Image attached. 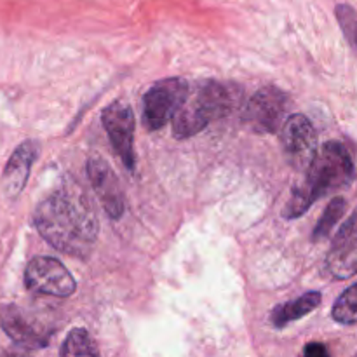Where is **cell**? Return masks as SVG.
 Here are the masks:
<instances>
[{
	"label": "cell",
	"mask_w": 357,
	"mask_h": 357,
	"mask_svg": "<svg viewBox=\"0 0 357 357\" xmlns=\"http://www.w3.org/2000/svg\"><path fill=\"white\" fill-rule=\"evenodd\" d=\"M33 223L52 248L79 260L91 257L100 230L93 202L80 188H63L44 199Z\"/></svg>",
	"instance_id": "6da1fadb"
},
{
	"label": "cell",
	"mask_w": 357,
	"mask_h": 357,
	"mask_svg": "<svg viewBox=\"0 0 357 357\" xmlns=\"http://www.w3.org/2000/svg\"><path fill=\"white\" fill-rule=\"evenodd\" d=\"M354 174V160L347 146L340 142H326L307 169V180L293 190L282 216L288 220L300 218L317 199L349 187Z\"/></svg>",
	"instance_id": "7a4b0ae2"
},
{
	"label": "cell",
	"mask_w": 357,
	"mask_h": 357,
	"mask_svg": "<svg viewBox=\"0 0 357 357\" xmlns=\"http://www.w3.org/2000/svg\"><path fill=\"white\" fill-rule=\"evenodd\" d=\"M241 93L236 86L218 80L201 84L194 98L185 101L173 119V135L176 139L195 136L213 121L227 117L239 105Z\"/></svg>",
	"instance_id": "3957f363"
},
{
	"label": "cell",
	"mask_w": 357,
	"mask_h": 357,
	"mask_svg": "<svg viewBox=\"0 0 357 357\" xmlns=\"http://www.w3.org/2000/svg\"><path fill=\"white\" fill-rule=\"evenodd\" d=\"M188 98V84L181 77L153 84L143 98V124L149 131L162 129L180 112Z\"/></svg>",
	"instance_id": "277c9868"
},
{
	"label": "cell",
	"mask_w": 357,
	"mask_h": 357,
	"mask_svg": "<svg viewBox=\"0 0 357 357\" xmlns=\"http://www.w3.org/2000/svg\"><path fill=\"white\" fill-rule=\"evenodd\" d=\"M289 108V96L275 86L258 89L244 108V122L261 135H274L284 122Z\"/></svg>",
	"instance_id": "5b68a950"
},
{
	"label": "cell",
	"mask_w": 357,
	"mask_h": 357,
	"mask_svg": "<svg viewBox=\"0 0 357 357\" xmlns=\"http://www.w3.org/2000/svg\"><path fill=\"white\" fill-rule=\"evenodd\" d=\"M101 124L110 138L115 153L121 157L129 171H135V114L126 101H114L101 114Z\"/></svg>",
	"instance_id": "8992f818"
},
{
	"label": "cell",
	"mask_w": 357,
	"mask_h": 357,
	"mask_svg": "<svg viewBox=\"0 0 357 357\" xmlns=\"http://www.w3.org/2000/svg\"><path fill=\"white\" fill-rule=\"evenodd\" d=\"M282 152L291 167L307 171L317 153V135L312 122L302 114L289 115L282 124Z\"/></svg>",
	"instance_id": "52a82bcc"
},
{
	"label": "cell",
	"mask_w": 357,
	"mask_h": 357,
	"mask_svg": "<svg viewBox=\"0 0 357 357\" xmlns=\"http://www.w3.org/2000/svg\"><path fill=\"white\" fill-rule=\"evenodd\" d=\"M24 284L30 291L58 298L73 295L77 288L75 279L65 265L51 257H37L28 264L24 271Z\"/></svg>",
	"instance_id": "ba28073f"
},
{
	"label": "cell",
	"mask_w": 357,
	"mask_h": 357,
	"mask_svg": "<svg viewBox=\"0 0 357 357\" xmlns=\"http://www.w3.org/2000/svg\"><path fill=\"white\" fill-rule=\"evenodd\" d=\"M0 324L14 344L30 351L47 347L51 340L52 331L42 326L17 305L0 307Z\"/></svg>",
	"instance_id": "9c48e42d"
},
{
	"label": "cell",
	"mask_w": 357,
	"mask_h": 357,
	"mask_svg": "<svg viewBox=\"0 0 357 357\" xmlns=\"http://www.w3.org/2000/svg\"><path fill=\"white\" fill-rule=\"evenodd\" d=\"M87 176H89L91 185H93L105 213L112 220L121 218L124 215L126 199L122 194L121 183H119L117 176L108 166L107 160L100 155L91 157L87 160Z\"/></svg>",
	"instance_id": "30bf717a"
},
{
	"label": "cell",
	"mask_w": 357,
	"mask_h": 357,
	"mask_svg": "<svg viewBox=\"0 0 357 357\" xmlns=\"http://www.w3.org/2000/svg\"><path fill=\"white\" fill-rule=\"evenodd\" d=\"M38 155V143L33 139L21 143L6 164L2 174V190L9 199H16L26 185L30 169Z\"/></svg>",
	"instance_id": "8fae6325"
},
{
	"label": "cell",
	"mask_w": 357,
	"mask_h": 357,
	"mask_svg": "<svg viewBox=\"0 0 357 357\" xmlns=\"http://www.w3.org/2000/svg\"><path fill=\"white\" fill-rule=\"evenodd\" d=\"M321 300H323V296L319 291H309L300 298L293 300V302L282 303V305L275 307L274 312H272V324L282 330L289 323H295V321H300L302 317L314 312L321 305Z\"/></svg>",
	"instance_id": "7c38bea8"
},
{
	"label": "cell",
	"mask_w": 357,
	"mask_h": 357,
	"mask_svg": "<svg viewBox=\"0 0 357 357\" xmlns=\"http://www.w3.org/2000/svg\"><path fill=\"white\" fill-rule=\"evenodd\" d=\"M357 250V208L349 216L347 222L340 227V230L335 236L331 251L328 255V264L331 267L344 265L347 258Z\"/></svg>",
	"instance_id": "4fadbf2b"
},
{
	"label": "cell",
	"mask_w": 357,
	"mask_h": 357,
	"mask_svg": "<svg viewBox=\"0 0 357 357\" xmlns=\"http://www.w3.org/2000/svg\"><path fill=\"white\" fill-rule=\"evenodd\" d=\"M345 206H347V202H345L344 197H335L333 201L326 206L323 216L319 218V222H317L316 229H314L312 232L314 243L324 241L328 236H330L331 230L335 229V225H337V223L340 222L342 216H344Z\"/></svg>",
	"instance_id": "5bb4252c"
},
{
	"label": "cell",
	"mask_w": 357,
	"mask_h": 357,
	"mask_svg": "<svg viewBox=\"0 0 357 357\" xmlns=\"http://www.w3.org/2000/svg\"><path fill=\"white\" fill-rule=\"evenodd\" d=\"M61 356H100L96 344L93 342L91 335L82 328H75L70 331L65 344L59 349Z\"/></svg>",
	"instance_id": "9a60e30c"
},
{
	"label": "cell",
	"mask_w": 357,
	"mask_h": 357,
	"mask_svg": "<svg viewBox=\"0 0 357 357\" xmlns=\"http://www.w3.org/2000/svg\"><path fill=\"white\" fill-rule=\"evenodd\" d=\"M331 316L340 324L357 323V282L342 293L340 298L333 305Z\"/></svg>",
	"instance_id": "2e32d148"
},
{
	"label": "cell",
	"mask_w": 357,
	"mask_h": 357,
	"mask_svg": "<svg viewBox=\"0 0 357 357\" xmlns=\"http://www.w3.org/2000/svg\"><path fill=\"white\" fill-rule=\"evenodd\" d=\"M303 356H307V357H328V356H330V351H328V349L324 347L323 344H316V342H312V344H309L305 349H303Z\"/></svg>",
	"instance_id": "e0dca14e"
},
{
	"label": "cell",
	"mask_w": 357,
	"mask_h": 357,
	"mask_svg": "<svg viewBox=\"0 0 357 357\" xmlns=\"http://www.w3.org/2000/svg\"><path fill=\"white\" fill-rule=\"evenodd\" d=\"M349 37H351L352 42L357 45V21L354 23V26H352V30L349 31Z\"/></svg>",
	"instance_id": "ac0fdd59"
}]
</instances>
